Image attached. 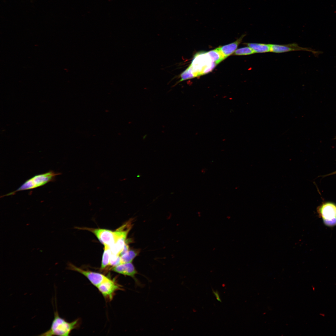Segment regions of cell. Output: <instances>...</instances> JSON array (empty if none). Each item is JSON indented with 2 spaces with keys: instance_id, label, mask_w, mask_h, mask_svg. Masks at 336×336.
Here are the masks:
<instances>
[{
  "instance_id": "cell-4",
  "label": "cell",
  "mask_w": 336,
  "mask_h": 336,
  "mask_svg": "<svg viewBox=\"0 0 336 336\" xmlns=\"http://www.w3.org/2000/svg\"><path fill=\"white\" fill-rule=\"evenodd\" d=\"M317 211L326 226L332 227L336 226V205L330 202L323 203L319 206Z\"/></svg>"
},
{
  "instance_id": "cell-3",
  "label": "cell",
  "mask_w": 336,
  "mask_h": 336,
  "mask_svg": "<svg viewBox=\"0 0 336 336\" xmlns=\"http://www.w3.org/2000/svg\"><path fill=\"white\" fill-rule=\"evenodd\" d=\"M132 221L130 220L115 231V242L110 247L112 254L120 255L126 242L127 235L132 227Z\"/></svg>"
},
{
  "instance_id": "cell-14",
  "label": "cell",
  "mask_w": 336,
  "mask_h": 336,
  "mask_svg": "<svg viewBox=\"0 0 336 336\" xmlns=\"http://www.w3.org/2000/svg\"><path fill=\"white\" fill-rule=\"evenodd\" d=\"M206 53L211 60L217 64L225 59L217 48L207 52Z\"/></svg>"
},
{
  "instance_id": "cell-18",
  "label": "cell",
  "mask_w": 336,
  "mask_h": 336,
  "mask_svg": "<svg viewBox=\"0 0 336 336\" xmlns=\"http://www.w3.org/2000/svg\"><path fill=\"white\" fill-rule=\"evenodd\" d=\"M212 292H213V293L214 294L215 296L216 297V298H217V300L218 301H220V302H222L221 300L220 299V298L219 294V293H218V291L217 290H216V291H215L213 289H212Z\"/></svg>"
},
{
  "instance_id": "cell-15",
  "label": "cell",
  "mask_w": 336,
  "mask_h": 336,
  "mask_svg": "<svg viewBox=\"0 0 336 336\" xmlns=\"http://www.w3.org/2000/svg\"><path fill=\"white\" fill-rule=\"evenodd\" d=\"M255 54L254 51L250 47H246L236 49L234 54L237 55H249Z\"/></svg>"
},
{
  "instance_id": "cell-11",
  "label": "cell",
  "mask_w": 336,
  "mask_h": 336,
  "mask_svg": "<svg viewBox=\"0 0 336 336\" xmlns=\"http://www.w3.org/2000/svg\"><path fill=\"white\" fill-rule=\"evenodd\" d=\"M245 44L252 49L255 53L271 52V46L270 44L258 43H245Z\"/></svg>"
},
{
  "instance_id": "cell-12",
  "label": "cell",
  "mask_w": 336,
  "mask_h": 336,
  "mask_svg": "<svg viewBox=\"0 0 336 336\" xmlns=\"http://www.w3.org/2000/svg\"><path fill=\"white\" fill-rule=\"evenodd\" d=\"M100 269L104 270L110 266V260L112 254L110 247L105 245Z\"/></svg>"
},
{
  "instance_id": "cell-9",
  "label": "cell",
  "mask_w": 336,
  "mask_h": 336,
  "mask_svg": "<svg viewBox=\"0 0 336 336\" xmlns=\"http://www.w3.org/2000/svg\"><path fill=\"white\" fill-rule=\"evenodd\" d=\"M271 52L280 53L292 51H305L311 52L314 54L318 53L310 49L300 47L296 43L286 44H271Z\"/></svg>"
},
{
  "instance_id": "cell-10",
  "label": "cell",
  "mask_w": 336,
  "mask_h": 336,
  "mask_svg": "<svg viewBox=\"0 0 336 336\" xmlns=\"http://www.w3.org/2000/svg\"><path fill=\"white\" fill-rule=\"evenodd\" d=\"M245 35H243L235 41L232 43L217 48L223 55L225 58L235 52Z\"/></svg>"
},
{
  "instance_id": "cell-6",
  "label": "cell",
  "mask_w": 336,
  "mask_h": 336,
  "mask_svg": "<svg viewBox=\"0 0 336 336\" xmlns=\"http://www.w3.org/2000/svg\"><path fill=\"white\" fill-rule=\"evenodd\" d=\"M79 228L86 230L92 233L104 245H107L110 247L115 243L116 238L115 231L101 228L87 227Z\"/></svg>"
},
{
  "instance_id": "cell-17",
  "label": "cell",
  "mask_w": 336,
  "mask_h": 336,
  "mask_svg": "<svg viewBox=\"0 0 336 336\" xmlns=\"http://www.w3.org/2000/svg\"><path fill=\"white\" fill-rule=\"evenodd\" d=\"M121 264L120 256L119 254H111L110 263V266L114 267Z\"/></svg>"
},
{
  "instance_id": "cell-13",
  "label": "cell",
  "mask_w": 336,
  "mask_h": 336,
  "mask_svg": "<svg viewBox=\"0 0 336 336\" xmlns=\"http://www.w3.org/2000/svg\"><path fill=\"white\" fill-rule=\"evenodd\" d=\"M139 249H130L124 254L120 256L121 264L132 262L133 259L139 254Z\"/></svg>"
},
{
  "instance_id": "cell-8",
  "label": "cell",
  "mask_w": 336,
  "mask_h": 336,
  "mask_svg": "<svg viewBox=\"0 0 336 336\" xmlns=\"http://www.w3.org/2000/svg\"><path fill=\"white\" fill-rule=\"evenodd\" d=\"M110 269L112 271L131 277L137 285L140 286L141 285L140 282L135 277L138 272L132 262L122 264L111 267Z\"/></svg>"
},
{
  "instance_id": "cell-7",
  "label": "cell",
  "mask_w": 336,
  "mask_h": 336,
  "mask_svg": "<svg viewBox=\"0 0 336 336\" xmlns=\"http://www.w3.org/2000/svg\"><path fill=\"white\" fill-rule=\"evenodd\" d=\"M67 268L82 274L88 279L92 284L96 287L109 277L99 273L83 269L70 263L68 264Z\"/></svg>"
},
{
  "instance_id": "cell-5",
  "label": "cell",
  "mask_w": 336,
  "mask_h": 336,
  "mask_svg": "<svg viewBox=\"0 0 336 336\" xmlns=\"http://www.w3.org/2000/svg\"><path fill=\"white\" fill-rule=\"evenodd\" d=\"M98 290L107 301H111L118 290H123V286L118 283L114 279L110 277L97 287Z\"/></svg>"
},
{
  "instance_id": "cell-2",
  "label": "cell",
  "mask_w": 336,
  "mask_h": 336,
  "mask_svg": "<svg viewBox=\"0 0 336 336\" xmlns=\"http://www.w3.org/2000/svg\"><path fill=\"white\" fill-rule=\"evenodd\" d=\"M59 174V173L50 171L44 173L35 175L26 180L16 190L4 196L12 195L19 191L32 189L41 186L53 181L55 176Z\"/></svg>"
},
{
  "instance_id": "cell-16",
  "label": "cell",
  "mask_w": 336,
  "mask_h": 336,
  "mask_svg": "<svg viewBox=\"0 0 336 336\" xmlns=\"http://www.w3.org/2000/svg\"><path fill=\"white\" fill-rule=\"evenodd\" d=\"M196 77L190 68L188 67L180 75V79L179 82Z\"/></svg>"
},
{
  "instance_id": "cell-1",
  "label": "cell",
  "mask_w": 336,
  "mask_h": 336,
  "mask_svg": "<svg viewBox=\"0 0 336 336\" xmlns=\"http://www.w3.org/2000/svg\"><path fill=\"white\" fill-rule=\"evenodd\" d=\"M54 319L50 329L39 335L69 336L72 330L77 329L79 325V319H77L71 322H68L59 316L57 309L54 311Z\"/></svg>"
}]
</instances>
